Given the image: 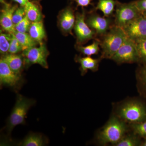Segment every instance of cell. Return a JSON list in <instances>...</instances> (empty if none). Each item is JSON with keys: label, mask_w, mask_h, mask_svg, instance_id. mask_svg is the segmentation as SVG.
Returning <instances> with one entry per match:
<instances>
[{"label": "cell", "mask_w": 146, "mask_h": 146, "mask_svg": "<svg viewBox=\"0 0 146 146\" xmlns=\"http://www.w3.org/2000/svg\"><path fill=\"white\" fill-rule=\"evenodd\" d=\"M117 3L115 0H98L96 9L101 11L105 17L109 18L114 13Z\"/></svg>", "instance_id": "obj_18"}, {"label": "cell", "mask_w": 146, "mask_h": 146, "mask_svg": "<svg viewBox=\"0 0 146 146\" xmlns=\"http://www.w3.org/2000/svg\"><path fill=\"white\" fill-rule=\"evenodd\" d=\"M90 28L96 32L97 35L102 36L107 33L112 27V20L108 17H102L97 13H92L86 19Z\"/></svg>", "instance_id": "obj_11"}, {"label": "cell", "mask_w": 146, "mask_h": 146, "mask_svg": "<svg viewBox=\"0 0 146 146\" xmlns=\"http://www.w3.org/2000/svg\"><path fill=\"white\" fill-rule=\"evenodd\" d=\"M126 130L124 123L113 117L98 134V141L102 145L108 143L117 145L123 138Z\"/></svg>", "instance_id": "obj_3"}, {"label": "cell", "mask_w": 146, "mask_h": 146, "mask_svg": "<svg viewBox=\"0 0 146 146\" xmlns=\"http://www.w3.org/2000/svg\"><path fill=\"white\" fill-rule=\"evenodd\" d=\"M22 51H23V49L21 44L18 42V39L14 34H12V37L9 50V53L13 54H17Z\"/></svg>", "instance_id": "obj_26"}, {"label": "cell", "mask_w": 146, "mask_h": 146, "mask_svg": "<svg viewBox=\"0 0 146 146\" xmlns=\"http://www.w3.org/2000/svg\"><path fill=\"white\" fill-rule=\"evenodd\" d=\"M111 59L118 63H132L138 61L134 41L127 37Z\"/></svg>", "instance_id": "obj_8"}, {"label": "cell", "mask_w": 146, "mask_h": 146, "mask_svg": "<svg viewBox=\"0 0 146 146\" xmlns=\"http://www.w3.org/2000/svg\"><path fill=\"white\" fill-rule=\"evenodd\" d=\"M141 14L135 1L127 3H121L117 1L115 25L123 28L127 24L138 18Z\"/></svg>", "instance_id": "obj_5"}, {"label": "cell", "mask_w": 146, "mask_h": 146, "mask_svg": "<svg viewBox=\"0 0 146 146\" xmlns=\"http://www.w3.org/2000/svg\"><path fill=\"white\" fill-rule=\"evenodd\" d=\"M142 146H146V140L142 144Z\"/></svg>", "instance_id": "obj_33"}, {"label": "cell", "mask_w": 146, "mask_h": 146, "mask_svg": "<svg viewBox=\"0 0 146 146\" xmlns=\"http://www.w3.org/2000/svg\"><path fill=\"white\" fill-rule=\"evenodd\" d=\"M75 60L76 62L80 64V70L81 71L82 75L83 76L87 72L88 70L93 72L98 70L100 59H95L89 56L81 57L77 55Z\"/></svg>", "instance_id": "obj_14"}, {"label": "cell", "mask_w": 146, "mask_h": 146, "mask_svg": "<svg viewBox=\"0 0 146 146\" xmlns=\"http://www.w3.org/2000/svg\"><path fill=\"white\" fill-rule=\"evenodd\" d=\"M139 141L133 136H128L123 138L117 145V146H136L138 145Z\"/></svg>", "instance_id": "obj_27"}, {"label": "cell", "mask_w": 146, "mask_h": 146, "mask_svg": "<svg viewBox=\"0 0 146 146\" xmlns=\"http://www.w3.org/2000/svg\"><path fill=\"white\" fill-rule=\"evenodd\" d=\"M100 40L96 39L91 44L83 46L82 45H77L76 49L82 54L87 56H90L93 55L97 54L100 50Z\"/></svg>", "instance_id": "obj_21"}, {"label": "cell", "mask_w": 146, "mask_h": 146, "mask_svg": "<svg viewBox=\"0 0 146 146\" xmlns=\"http://www.w3.org/2000/svg\"><path fill=\"white\" fill-rule=\"evenodd\" d=\"M86 13L84 10L76 15L74 29L76 37L77 45H82L96 36V32L90 28L86 22Z\"/></svg>", "instance_id": "obj_7"}, {"label": "cell", "mask_w": 146, "mask_h": 146, "mask_svg": "<svg viewBox=\"0 0 146 146\" xmlns=\"http://www.w3.org/2000/svg\"><path fill=\"white\" fill-rule=\"evenodd\" d=\"M1 2L2 3H5V2L4 1V0H1Z\"/></svg>", "instance_id": "obj_34"}, {"label": "cell", "mask_w": 146, "mask_h": 146, "mask_svg": "<svg viewBox=\"0 0 146 146\" xmlns=\"http://www.w3.org/2000/svg\"><path fill=\"white\" fill-rule=\"evenodd\" d=\"M138 77L139 82L146 93V64L139 70Z\"/></svg>", "instance_id": "obj_29"}, {"label": "cell", "mask_w": 146, "mask_h": 146, "mask_svg": "<svg viewBox=\"0 0 146 146\" xmlns=\"http://www.w3.org/2000/svg\"><path fill=\"white\" fill-rule=\"evenodd\" d=\"M49 54L46 45L42 43L40 44L39 47H32L23 51L22 55L27 67L37 64L43 68L48 69V65L47 59Z\"/></svg>", "instance_id": "obj_6"}, {"label": "cell", "mask_w": 146, "mask_h": 146, "mask_svg": "<svg viewBox=\"0 0 146 146\" xmlns=\"http://www.w3.org/2000/svg\"><path fill=\"white\" fill-rule=\"evenodd\" d=\"M14 1L19 4L21 6L24 7L26 4L28 2L29 0H13Z\"/></svg>", "instance_id": "obj_32"}, {"label": "cell", "mask_w": 146, "mask_h": 146, "mask_svg": "<svg viewBox=\"0 0 146 146\" xmlns=\"http://www.w3.org/2000/svg\"><path fill=\"white\" fill-rule=\"evenodd\" d=\"M29 34L37 43H42L46 37V33L43 21L32 22L29 30Z\"/></svg>", "instance_id": "obj_17"}, {"label": "cell", "mask_w": 146, "mask_h": 146, "mask_svg": "<svg viewBox=\"0 0 146 146\" xmlns=\"http://www.w3.org/2000/svg\"><path fill=\"white\" fill-rule=\"evenodd\" d=\"M122 29L127 37L133 41L146 37V16L141 14Z\"/></svg>", "instance_id": "obj_9"}, {"label": "cell", "mask_w": 146, "mask_h": 146, "mask_svg": "<svg viewBox=\"0 0 146 146\" xmlns=\"http://www.w3.org/2000/svg\"><path fill=\"white\" fill-rule=\"evenodd\" d=\"M134 41L139 60H141L146 63V37Z\"/></svg>", "instance_id": "obj_23"}, {"label": "cell", "mask_w": 146, "mask_h": 146, "mask_svg": "<svg viewBox=\"0 0 146 146\" xmlns=\"http://www.w3.org/2000/svg\"><path fill=\"white\" fill-rule=\"evenodd\" d=\"M127 38L122 28L112 26L100 41L102 58L111 59Z\"/></svg>", "instance_id": "obj_1"}, {"label": "cell", "mask_w": 146, "mask_h": 146, "mask_svg": "<svg viewBox=\"0 0 146 146\" xmlns=\"http://www.w3.org/2000/svg\"><path fill=\"white\" fill-rule=\"evenodd\" d=\"M135 2L141 14L146 16V0H138Z\"/></svg>", "instance_id": "obj_30"}, {"label": "cell", "mask_w": 146, "mask_h": 146, "mask_svg": "<svg viewBox=\"0 0 146 146\" xmlns=\"http://www.w3.org/2000/svg\"><path fill=\"white\" fill-rule=\"evenodd\" d=\"M25 12L24 7H17L13 13L12 21L14 25L21 22L25 16Z\"/></svg>", "instance_id": "obj_28"}, {"label": "cell", "mask_w": 146, "mask_h": 146, "mask_svg": "<svg viewBox=\"0 0 146 146\" xmlns=\"http://www.w3.org/2000/svg\"><path fill=\"white\" fill-rule=\"evenodd\" d=\"M25 16V18L18 24L15 25V29L16 31L21 33H27L31 23Z\"/></svg>", "instance_id": "obj_24"}, {"label": "cell", "mask_w": 146, "mask_h": 146, "mask_svg": "<svg viewBox=\"0 0 146 146\" xmlns=\"http://www.w3.org/2000/svg\"><path fill=\"white\" fill-rule=\"evenodd\" d=\"M13 34L21 44L23 51L36 46L38 43L33 39L29 33H21L16 31Z\"/></svg>", "instance_id": "obj_20"}, {"label": "cell", "mask_w": 146, "mask_h": 146, "mask_svg": "<svg viewBox=\"0 0 146 146\" xmlns=\"http://www.w3.org/2000/svg\"><path fill=\"white\" fill-rule=\"evenodd\" d=\"M76 17L74 10L68 7L61 11L58 18V23L61 30L65 33L72 34L74 27Z\"/></svg>", "instance_id": "obj_13"}, {"label": "cell", "mask_w": 146, "mask_h": 146, "mask_svg": "<svg viewBox=\"0 0 146 146\" xmlns=\"http://www.w3.org/2000/svg\"><path fill=\"white\" fill-rule=\"evenodd\" d=\"M5 6L1 10L0 24L3 30L10 34H13L15 31V25L12 21L13 13L18 7L17 5H11L5 4Z\"/></svg>", "instance_id": "obj_12"}, {"label": "cell", "mask_w": 146, "mask_h": 146, "mask_svg": "<svg viewBox=\"0 0 146 146\" xmlns=\"http://www.w3.org/2000/svg\"><path fill=\"white\" fill-rule=\"evenodd\" d=\"M134 133L141 137H146V121L141 122L133 123L132 125Z\"/></svg>", "instance_id": "obj_25"}, {"label": "cell", "mask_w": 146, "mask_h": 146, "mask_svg": "<svg viewBox=\"0 0 146 146\" xmlns=\"http://www.w3.org/2000/svg\"><path fill=\"white\" fill-rule=\"evenodd\" d=\"M34 100L27 98L18 94L16 104L9 118L6 129L8 134H10L16 126L24 125L29 110L35 104Z\"/></svg>", "instance_id": "obj_2"}, {"label": "cell", "mask_w": 146, "mask_h": 146, "mask_svg": "<svg viewBox=\"0 0 146 146\" xmlns=\"http://www.w3.org/2000/svg\"><path fill=\"white\" fill-rule=\"evenodd\" d=\"M13 72L21 74V72L25 65L23 55L13 54H7L1 57Z\"/></svg>", "instance_id": "obj_15"}, {"label": "cell", "mask_w": 146, "mask_h": 146, "mask_svg": "<svg viewBox=\"0 0 146 146\" xmlns=\"http://www.w3.org/2000/svg\"><path fill=\"white\" fill-rule=\"evenodd\" d=\"M119 115L123 119L136 123L145 121L146 108L143 104L136 101L126 103L121 107Z\"/></svg>", "instance_id": "obj_4"}, {"label": "cell", "mask_w": 146, "mask_h": 146, "mask_svg": "<svg viewBox=\"0 0 146 146\" xmlns=\"http://www.w3.org/2000/svg\"><path fill=\"white\" fill-rule=\"evenodd\" d=\"M47 144V140L39 133H31L19 144L23 146H42Z\"/></svg>", "instance_id": "obj_19"}, {"label": "cell", "mask_w": 146, "mask_h": 146, "mask_svg": "<svg viewBox=\"0 0 146 146\" xmlns=\"http://www.w3.org/2000/svg\"><path fill=\"white\" fill-rule=\"evenodd\" d=\"M12 34L4 33L1 31L0 34V52L1 54H7L9 52Z\"/></svg>", "instance_id": "obj_22"}, {"label": "cell", "mask_w": 146, "mask_h": 146, "mask_svg": "<svg viewBox=\"0 0 146 146\" xmlns=\"http://www.w3.org/2000/svg\"><path fill=\"white\" fill-rule=\"evenodd\" d=\"M22 76L13 72L5 61L1 58L0 60V83L1 85H5L16 88L22 82Z\"/></svg>", "instance_id": "obj_10"}, {"label": "cell", "mask_w": 146, "mask_h": 146, "mask_svg": "<svg viewBox=\"0 0 146 146\" xmlns=\"http://www.w3.org/2000/svg\"><path fill=\"white\" fill-rule=\"evenodd\" d=\"M25 15L31 22L42 21V14L41 9L36 3L29 1L24 7Z\"/></svg>", "instance_id": "obj_16"}, {"label": "cell", "mask_w": 146, "mask_h": 146, "mask_svg": "<svg viewBox=\"0 0 146 146\" xmlns=\"http://www.w3.org/2000/svg\"><path fill=\"white\" fill-rule=\"evenodd\" d=\"M76 3L77 7L80 6L83 7L88 6L91 4L93 0H74Z\"/></svg>", "instance_id": "obj_31"}]
</instances>
